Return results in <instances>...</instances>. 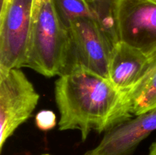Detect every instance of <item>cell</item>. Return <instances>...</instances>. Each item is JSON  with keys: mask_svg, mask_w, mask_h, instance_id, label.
Wrapping results in <instances>:
<instances>
[{"mask_svg": "<svg viewBox=\"0 0 156 155\" xmlns=\"http://www.w3.org/2000/svg\"><path fill=\"white\" fill-rule=\"evenodd\" d=\"M54 93L59 130L80 131L83 141L92 130L106 132L132 116L126 109V93L108 78L81 67L59 76Z\"/></svg>", "mask_w": 156, "mask_h": 155, "instance_id": "obj_1", "label": "cell"}, {"mask_svg": "<svg viewBox=\"0 0 156 155\" xmlns=\"http://www.w3.org/2000/svg\"><path fill=\"white\" fill-rule=\"evenodd\" d=\"M70 58L68 27L59 18L53 0H45L32 15L24 67L47 78L60 76L69 69Z\"/></svg>", "mask_w": 156, "mask_h": 155, "instance_id": "obj_2", "label": "cell"}, {"mask_svg": "<svg viewBox=\"0 0 156 155\" xmlns=\"http://www.w3.org/2000/svg\"><path fill=\"white\" fill-rule=\"evenodd\" d=\"M40 94L20 68L0 70V150L30 117Z\"/></svg>", "mask_w": 156, "mask_h": 155, "instance_id": "obj_3", "label": "cell"}, {"mask_svg": "<svg viewBox=\"0 0 156 155\" xmlns=\"http://www.w3.org/2000/svg\"><path fill=\"white\" fill-rule=\"evenodd\" d=\"M33 0H9L0 10V70L24 67Z\"/></svg>", "mask_w": 156, "mask_h": 155, "instance_id": "obj_4", "label": "cell"}, {"mask_svg": "<svg viewBox=\"0 0 156 155\" xmlns=\"http://www.w3.org/2000/svg\"><path fill=\"white\" fill-rule=\"evenodd\" d=\"M68 30L71 44L69 71L81 67L108 78L114 45L95 21L91 18H80L73 21Z\"/></svg>", "mask_w": 156, "mask_h": 155, "instance_id": "obj_5", "label": "cell"}, {"mask_svg": "<svg viewBox=\"0 0 156 155\" xmlns=\"http://www.w3.org/2000/svg\"><path fill=\"white\" fill-rule=\"evenodd\" d=\"M119 40L149 57L156 53V0H118Z\"/></svg>", "mask_w": 156, "mask_h": 155, "instance_id": "obj_6", "label": "cell"}, {"mask_svg": "<svg viewBox=\"0 0 156 155\" xmlns=\"http://www.w3.org/2000/svg\"><path fill=\"white\" fill-rule=\"evenodd\" d=\"M156 130V109L135 115L111 128L96 147L84 155H132Z\"/></svg>", "mask_w": 156, "mask_h": 155, "instance_id": "obj_7", "label": "cell"}, {"mask_svg": "<svg viewBox=\"0 0 156 155\" xmlns=\"http://www.w3.org/2000/svg\"><path fill=\"white\" fill-rule=\"evenodd\" d=\"M149 58L138 49L120 41L113 48L108 79L119 91L127 94L143 76Z\"/></svg>", "mask_w": 156, "mask_h": 155, "instance_id": "obj_8", "label": "cell"}, {"mask_svg": "<svg viewBox=\"0 0 156 155\" xmlns=\"http://www.w3.org/2000/svg\"><path fill=\"white\" fill-rule=\"evenodd\" d=\"M126 109L131 115L156 109V53L150 56L144 74L126 94Z\"/></svg>", "mask_w": 156, "mask_h": 155, "instance_id": "obj_9", "label": "cell"}, {"mask_svg": "<svg viewBox=\"0 0 156 155\" xmlns=\"http://www.w3.org/2000/svg\"><path fill=\"white\" fill-rule=\"evenodd\" d=\"M93 20L114 45L120 42L117 29L118 0H87Z\"/></svg>", "mask_w": 156, "mask_h": 155, "instance_id": "obj_10", "label": "cell"}, {"mask_svg": "<svg viewBox=\"0 0 156 155\" xmlns=\"http://www.w3.org/2000/svg\"><path fill=\"white\" fill-rule=\"evenodd\" d=\"M53 2L59 18L67 27L80 18L93 19L87 0H53Z\"/></svg>", "mask_w": 156, "mask_h": 155, "instance_id": "obj_11", "label": "cell"}, {"mask_svg": "<svg viewBox=\"0 0 156 155\" xmlns=\"http://www.w3.org/2000/svg\"><path fill=\"white\" fill-rule=\"evenodd\" d=\"M35 124L42 131L51 130L56 125V114L48 109L40 111L35 116Z\"/></svg>", "mask_w": 156, "mask_h": 155, "instance_id": "obj_12", "label": "cell"}, {"mask_svg": "<svg viewBox=\"0 0 156 155\" xmlns=\"http://www.w3.org/2000/svg\"><path fill=\"white\" fill-rule=\"evenodd\" d=\"M45 0H33V8H32V15L36 13Z\"/></svg>", "mask_w": 156, "mask_h": 155, "instance_id": "obj_13", "label": "cell"}, {"mask_svg": "<svg viewBox=\"0 0 156 155\" xmlns=\"http://www.w3.org/2000/svg\"><path fill=\"white\" fill-rule=\"evenodd\" d=\"M148 155H156V141L151 145Z\"/></svg>", "mask_w": 156, "mask_h": 155, "instance_id": "obj_14", "label": "cell"}, {"mask_svg": "<svg viewBox=\"0 0 156 155\" xmlns=\"http://www.w3.org/2000/svg\"><path fill=\"white\" fill-rule=\"evenodd\" d=\"M8 1H9V0H1V9L5 5L6 3L8 2Z\"/></svg>", "mask_w": 156, "mask_h": 155, "instance_id": "obj_15", "label": "cell"}]
</instances>
